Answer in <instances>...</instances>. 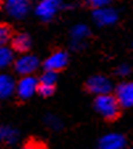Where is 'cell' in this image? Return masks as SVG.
<instances>
[{"label": "cell", "instance_id": "16", "mask_svg": "<svg viewBox=\"0 0 133 149\" xmlns=\"http://www.w3.org/2000/svg\"><path fill=\"white\" fill-rule=\"evenodd\" d=\"M12 29L7 24H0V46H4L11 40Z\"/></svg>", "mask_w": 133, "mask_h": 149}, {"label": "cell", "instance_id": "8", "mask_svg": "<svg viewBox=\"0 0 133 149\" xmlns=\"http://www.w3.org/2000/svg\"><path fill=\"white\" fill-rule=\"evenodd\" d=\"M94 19L99 25H111V24L116 23L117 13L115 9L103 7V8H96L94 12Z\"/></svg>", "mask_w": 133, "mask_h": 149}, {"label": "cell", "instance_id": "2", "mask_svg": "<svg viewBox=\"0 0 133 149\" xmlns=\"http://www.w3.org/2000/svg\"><path fill=\"white\" fill-rule=\"evenodd\" d=\"M86 88L88 93L102 95V94H109L112 91V82L104 75H94L86 83Z\"/></svg>", "mask_w": 133, "mask_h": 149}, {"label": "cell", "instance_id": "22", "mask_svg": "<svg viewBox=\"0 0 133 149\" xmlns=\"http://www.w3.org/2000/svg\"><path fill=\"white\" fill-rule=\"evenodd\" d=\"M0 7H1V0H0Z\"/></svg>", "mask_w": 133, "mask_h": 149}, {"label": "cell", "instance_id": "1", "mask_svg": "<svg viewBox=\"0 0 133 149\" xmlns=\"http://www.w3.org/2000/svg\"><path fill=\"white\" fill-rule=\"evenodd\" d=\"M94 107L107 121H116L121 118V104L119 103L116 95H112L111 93L98 95L94 100Z\"/></svg>", "mask_w": 133, "mask_h": 149}, {"label": "cell", "instance_id": "5", "mask_svg": "<svg viewBox=\"0 0 133 149\" xmlns=\"http://www.w3.org/2000/svg\"><path fill=\"white\" fill-rule=\"evenodd\" d=\"M61 6H62L61 0H41L36 7V13L44 21H48L55 16Z\"/></svg>", "mask_w": 133, "mask_h": 149}, {"label": "cell", "instance_id": "14", "mask_svg": "<svg viewBox=\"0 0 133 149\" xmlns=\"http://www.w3.org/2000/svg\"><path fill=\"white\" fill-rule=\"evenodd\" d=\"M17 139V132L9 127H0V143H13Z\"/></svg>", "mask_w": 133, "mask_h": 149}, {"label": "cell", "instance_id": "19", "mask_svg": "<svg viewBox=\"0 0 133 149\" xmlns=\"http://www.w3.org/2000/svg\"><path fill=\"white\" fill-rule=\"evenodd\" d=\"M112 0H87V3L90 4L92 8H103V7H108V4Z\"/></svg>", "mask_w": 133, "mask_h": 149}, {"label": "cell", "instance_id": "11", "mask_svg": "<svg viewBox=\"0 0 133 149\" xmlns=\"http://www.w3.org/2000/svg\"><path fill=\"white\" fill-rule=\"evenodd\" d=\"M16 90V84L12 77L7 74H0V98H8Z\"/></svg>", "mask_w": 133, "mask_h": 149}, {"label": "cell", "instance_id": "12", "mask_svg": "<svg viewBox=\"0 0 133 149\" xmlns=\"http://www.w3.org/2000/svg\"><path fill=\"white\" fill-rule=\"evenodd\" d=\"M100 149H121L124 146V139L120 135H108L100 140Z\"/></svg>", "mask_w": 133, "mask_h": 149}, {"label": "cell", "instance_id": "7", "mask_svg": "<svg viewBox=\"0 0 133 149\" xmlns=\"http://www.w3.org/2000/svg\"><path fill=\"white\" fill-rule=\"evenodd\" d=\"M69 63V56L66 52L60 50L53 53L44 63L45 70H51V71H60L63 68H66Z\"/></svg>", "mask_w": 133, "mask_h": 149}, {"label": "cell", "instance_id": "9", "mask_svg": "<svg viewBox=\"0 0 133 149\" xmlns=\"http://www.w3.org/2000/svg\"><path fill=\"white\" fill-rule=\"evenodd\" d=\"M7 11L16 19H23L29 12V0H7Z\"/></svg>", "mask_w": 133, "mask_h": 149}, {"label": "cell", "instance_id": "13", "mask_svg": "<svg viewBox=\"0 0 133 149\" xmlns=\"http://www.w3.org/2000/svg\"><path fill=\"white\" fill-rule=\"evenodd\" d=\"M90 36V29L86 25H75L71 31V37L74 40V45L78 44V42L83 41L86 37Z\"/></svg>", "mask_w": 133, "mask_h": 149}, {"label": "cell", "instance_id": "3", "mask_svg": "<svg viewBox=\"0 0 133 149\" xmlns=\"http://www.w3.org/2000/svg\"><path fill=\"white\" fill-rule=\"evenodd\" d=\"M40 66V61L36 56H21L20 58H17L15 61V70L16 73L21 74V75H30L38 69Z\"/></svg>", "mask_w": 133, "mask_h": 149}, {"label": "cell", "instance_id": "10", "mask_svg": "<svg viewBox=\"0 0 133 149\" xmlns=\"http://www.w3.org/2000/svg\"><path fill=\"white\" fill-rule=\"evenodd\" d=\"M30 45H32L30 37L26 33H19L12 38V48H13V50L19 52V53L28 52L30 49Z\"/></svg>", "mask_w": 133, "mask_h": 149}, {"label": "cell", "instance_id": "4", "mask_svg": "<svg viewBox=\"0 0 133 149\" xmlns=\"http://www.w3.org/2000/svg\"><path fill=\"white\" fill-rule=\"evenodd\" d=\"M38 79L32 75H24L16 84V93L20 99H29L34 93H37Z\"/></svg>", "mask_w": 133, "mask_h": 149}, {"label": "cell", "instance_id": "17", "mask_svg": "<svg viewBox=\"0 0 133 149\" xmlns=\"http://www.w3.org/2000/svg\"><path fill=\"white\" fill-rule=\"evenodd\" d=\"M40 83H45V84H53L55 86L57 82V71H51V70H46L45 73L41 75L40 78Z\"/></svg>", "mask_w": 133, "mask_h": 149}, {"label": "cell", "instance_id": "6", "mask_svg": "<svg viewBox=\"0 0 133 149\" xmlns=\"http://www.w3.org/2000/svg\"><path fill=\"white\" fill-rule=\"evenodd\" d=\"M116 98L123 108L133 107V82H123L116 87Z\"/></svg>", "mask_w": 133, "mask_h": 149}, {"label": "cell", "instance_id": "21", "mask_svg": "<svg viewBox=\"0 0 133 149\" xmlns=\"http://www.w3.org/2000/svg\"><path fill=\"white\" fill-rule=\"evenodd\" d=\"M129 66L127 65H121L119 69H117V74H120V75H127L128 73H129Z\"/></svg>", "mask_w": 133, "mask_h": 149}, {"label": "cell", "instance_id": "20", "mask_svg": "<svg viewBox=\"0 0 133 149\" xmlns=\"http://www.w3.org/2000/svg\"><path fill=\"white\" fill-rule=\"evenodd\" d=\"M25 149H46V146L44 145L42 143L36 140H29L28 143L25 144Z\"/></svg>", "mask_w": 133, "mask_h": 149}, {"label": "cell", "instance_id": "15", "mask_svg": "<svg viewBox=\"0 0 133 149\" xmlns=\"http://www.w3.org/2000/svg\"><path fill=\"white\" fill-rule=\"evenodd\" d=\"M13 61V53L6 46H0V69L7 68Z\"/></svg>", "mask_w": 133, "mask_h": 149}, {"label": "cell", "instance_id": "18", "mask_svg": "<svg viewBox=\"0 0 133 149\" xmlns=\"http://www.w3.org/2000/svg\"><path fill=\"white\" fill-rule=\"evenodd\" d=\"M54 91H55V86L53 84H45V83H40L38 82V87H37V93L42 95L44 98H48V96L53 95Z\"/></svg>", "mask_w": 133, "mask_h": 149}]
</instances>
